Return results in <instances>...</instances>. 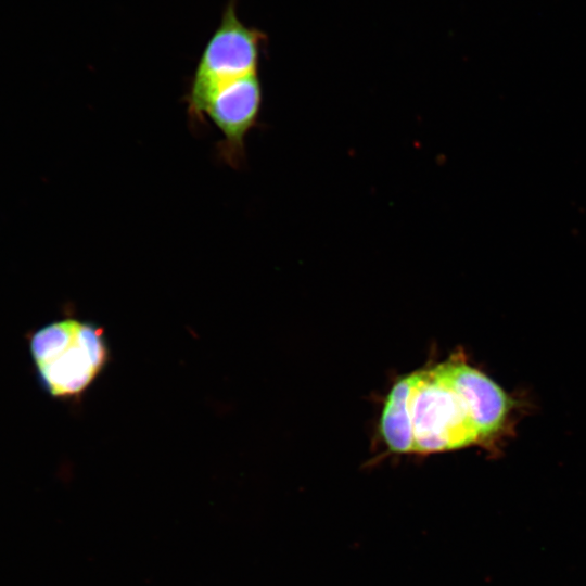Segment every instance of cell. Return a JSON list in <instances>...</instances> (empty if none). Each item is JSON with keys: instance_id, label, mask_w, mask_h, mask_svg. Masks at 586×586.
<instances>
[{"instance_id": "5", "label": "cell", "mask_w": 586, "mask_h": 586, "mask_svg": "<svg viewBox=\"0 0 586 586\" xmlns=\"http://www.w3.org/2000/svg\"><path fill=\"white\" fill-rule=\"evenodd\" d=\"M455 375L474 412L482 444L499 437L507 429L511 400L506 392L483 372L458 357L451 358Z\"/></svg>"}, {"instance_id": "3", "label": "cell", "mask_w": 586, "mask_h": 586, "mask_svg": "<svg viewBox=\"0 0 586 586\" xmlns=\"http://www.w3.org/2000/svg\"><path fill=\"white\" fill-rule=\"evenodd\" d=\"M264 39L262 31L239 18L237 0H229L203 49L186 94L192 125L205 123L206 102L219 87L257 73Z\"/></svg>"}, {"instance_id": "1", "label": "cell", "mask_w": 586, "mask_h": 586, "mask_svg": "<svg viewBox=\"0 0 586 586\" xmlns=\"http://www.w3.org/2000/svg\"><path fill=\"white\" fill-rule=\"evenodd\" d=\"M411 453H434L482 444L471 404L451 360L407 375Z\"/></svg>"}, {"instance_id": "4", "label": "cell", "mask_w": 586, "mask_h": 586, "mask_svg": "<svg viewBox=\"0 0 586 586\" xmlns=\"http://www.w3.org/2000/svg\"><path fill=\"white\" fill-rule=\"evenodd\" d=\"M257 74L222 85L208 98L204 109V117H209L222 135L219 155L233 168L244 161L245 137L259 115L263 95Z\"/></svg>"}, {"instance_id": "2", "label": "cell", "mask_w": 586, "mask_h": 586, "mask_svg": "<svg viewBox=\"0 0 586 586\" xmlns=\"http://www.w3.org/2000/svg\"><path fill=\"white\" fill-rule=\"evenodd\" d=\"M28 344L39 382L55 398L80 396L110 360L103 329L76 318L39 328L30 334Z\"/></svg>"}]
</instances>
